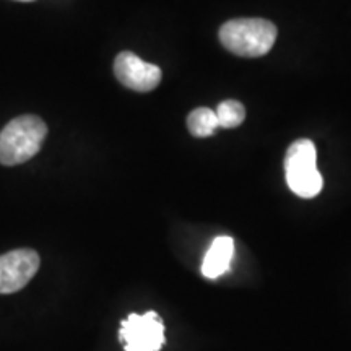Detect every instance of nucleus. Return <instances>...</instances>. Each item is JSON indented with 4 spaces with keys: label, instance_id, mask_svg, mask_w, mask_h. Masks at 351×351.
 Wrapping results in <instances>:
<instances>
[{
    "label": "nucleus",
    "instance_id": "nucleus-5",
    "mask_svg": "<svg viewBox=\"0 0 351 351\" xmlns=\"http://www.w3.org/2000/svg\"><path fill=\"white\" fill-rule=\"evenodd\" d=\"M41 265L33 249H16L0 256V295H12L32 282Z\"/></svg>",
    "mask_w": 351,
    "mask_h": 351
},
{
    "label": "nucleus",
    "instance_id": "nucleus-6",
    "mask_svg": "<svg viewBox=\"0 0 351 351\" xmlns=\"http://www.w3.org/2000/svg\"><path fill=\"white\" fill-rule=\"evenodd\" d=\"M114 75L129 90L148 93L160 85L161 69L145 62L134 52L124 51L114 60Z\"/></svg>",
    "mask_w": 351,
    "mask_h": 351
},
{
    "label": "nucleus",
    "instance_id": "nucleus-8",
    "mask_svg": "<svg viewBox=\"0 0 351 351\" xmlns=\"http://www.w3.org/2000/svg\"><path fill=\"white\" fill-rule=\"evenodd\" d=\"M187 129L194 137H210L219 129L217 114L208 108L194 109L187 117Z\"/></svg>",
    "mask_w": 351,
    "mask_h": 351
},
{
    "label": "nucleus",
    "instance_id": "nucleus-9",
    "mask_svg": "<svg viewBox=\"0 0 351 351\" xmlns=\"http://www.w3.org/2000/svg\"><path fill=\"white\" fill-rule=\"evenodd\" d=\"M215 114H217L219 127H223V129H234V127H238L244 122L245 108L239 101L226 99L223 103H219Z\"/></svg>",
    "mask_w": 351,
    "mask_h": 351
},
{
    "label": "nucleus",
    "instance_id": "nucleus-10",
    "mask_svg": "<svg viewBox=\"0 0 351 351\" xmlns=\"http://www.w3.org/2000/svg\"><path fill=\"white\" fill-rule=\"evenodd\" d=\"M20 2H33V0H20Z\"/></svg>",
    "mask_w": 351,
    "mask_h": 351
},
{
    "label": "nucleus",
    "instance_id": "nucleus-7",
    "mask_svg": "<svg viewBox=\"0 0 351 351\" xmlns=\"http://www.w3.org/2000/svg\"><path fill=\"white\" fill-rule=\"evenodd\" d=\"M234 256V241L230 236H218L205 254L202 263V275L215 280L230 270V263Z\"/></svg>",
    "mask_w": 351,
    "mask_h": 351
},
{
    "label": "nucleus",
    "instance_id": "nucleus-2",
    "mask_svg": "<svg viewBox=\"0 0 351 351\" xmlns=\"http://www.w3.org/2000/svg\"><path fill=\"white\" fill-rule=\"evenodd\" d=\"M276 34V26L269 20L236 19L219 28V41L232 54L256 59L270 52Z\"/></svg>",
    "mask_w": 351,
    "mask_h": 351
},
{
    "label": "nucleus",
    "instance_id": "nucleus-1",
    "mask_svg": "<svg viewBox=\"0 0 351 351\" xmlns=\"http://www.w3.org/2000/svg\"><path fill=\"white\" fill-rule=\"evenodd\" d=\"M47 125L41 117L26 114L8 122L0 132V165L26 163L41 150Z\"/></svg>",
    "mask_w": 351,
    "mask_h": 351
},
{
    "label": "nucleus",
    "instance_id": "nucleus-4",
    "mask_svg": "<svg viewBox=\"0 0 351 351\" xmlns=\"http://www.w3.org/2000/svg\"><path fill=\"white\" fill-rule=\"evenodd\" d=\"M119 335L125 351H160L165 345L163 320L153 311L130 314L122 322Z\"/></svg>",
    "mask_w": 351,
    "mask_h": 351
},
{
    "label": "nucleus",
    "instance_id": "nucleus-3",
    "mask_svg": "<svg viewBox=\"0 0 351 351\" xmlns=\"http://www.w3.org/2000/svg\"><path fill=\"white\" fill-rule=\"evenodd\" d=\"M288 187L298 197L314 199L320 194L324 179L317 169V150L315 145L307 138H300L289 145L285 156Z\"/></svg>",
    "mask_w": 351,
    "mask_h": 351
}]
</instances>
